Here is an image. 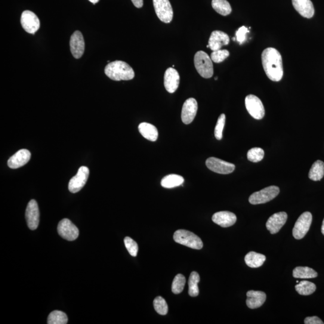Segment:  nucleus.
<instances>
[{
  "mask_svg": "<svg viewBox=\"0 0 324 324\" xmlns=\"http://www.w3.org/2000/svg\"><path fill=\"white\" fill-rule=\"evenodd\" d=\"M266 298V294L264 292L249 291L247 292V305L252 309L260 307L264 304Z\"/></svg>",
  "mask_w": 324,
  "mask_h": 324,
  "instance_id": "obj_22",
  "label": "nucleus"
},
{
  "mask_svg": "<svg viewBox=\"0 0 324 324\" xmlns=\"http://www.w3.org/2000/svg\"><path fill=\"white\" fill-rule=\"evenodd\" d=\"M183 177L177 174H170L165 176L161 181L162 186L167 189H171L181 186L184 183Z\"/></svg>",
  "mask_w": 324,
  "mask_h": 324,
  "instance_id": "obj_25",
  "label": "nucleus"
},
{
  "mask_svg": "<svg viewBox=\"0 0 324 324\" xmlns=\"http://www.w3.org/2000/svg\"><path fill=\"white\" fill-rule=\"evenodd\" d=\"M194 63L197 72L203 78L208 79L213 75V65L211 58L206 52H197L194 55Z\"/></svg>",
  "mask_w": 324,
  "mask_h": 324,
  "instance_id": "obj_3",
  "label": "nucleus"
},
{
  "mask_svg": "<svg viewBox=\"0 0 324 324\" xmlns=\"http://www.w3.org/2000/svg\"><path fill=\"white\" fill-rule=\"evenodd\" d=\"M293 276L297 279H312L317 276V273L308 267H297L293 270Z\"/></svg>",
  "mask_w": 324,
  "mask_h": 324,
  "instance_id": "obj_27",
  "label": "nucleus"
},
{
  "mask_svg": "<svg viewBox=\"0 0 324 324\" xmlns=\"http://www.w3.org/2000/svg\"><path fill=\"white\" fill-rule=\"evenodd\" d=\"M154 9L159 19L164 23H170L173 19V10L169 0H153Z\"/></svg>",
  "mask_w": 324,
  "mask_h": 324,
  "instance_id": "obj_8",
  "label": "nucleus"
},
{
  "mask_svg": "<svg viewBox=\"0 0 324 324\" xmlns=\"http://www.w3.org/2000/svg\"><path fill=\"white\" fill-rule=\"evenodd\" d=\"M106 75L113 81H129L134 78V69L127 63L115 61L107 65L104 69Z\"/></svg>",
  "mask_w": 324,
  "mask_h": 324,
  "instance_id": "obj_2",
  "label": "nucleus"
},
{
  "mask_svg": "<svg viewBox=\"0 0 324 324\" xmlns=\"http://www.w3.org/2000/svg\"><path fill=\"white\" fill-rule=\"evenodd\" d=\"M311 222H312V215L310 212H304L299 217L292 230L293 236L295 239H303L309 231Z\"/></svg>",
  "mask_w": 324,
  "mask_h": 324,
  "instance_id": "obj_6",
  "label": "nucleus"
},
{
  "mask_svg": "<svg viewBox=\"0 0 324 324\" xmlns=\"http://www.w3.org/2000/svg\"><path fill=\"white\" fill-rule=\"evenodd\" d=\"M297 283H299V281H298V280H297Z\"/></svg>",
  "mask_w": 324,
  "mask_h": 324,
  "instance_id": "obj_44",
  "label": "nucleus"
},
{
  "mask_svg": "<svg viewBox=\"0 0 324 324\" xmlns=\"http://www.w3.org/2000/svg\"><path fill=\"white\" fill-rule=\"evenodd\" d=\"M212 221L219 226L228 228L236 224L237 216L230 211H219L212 215Z\"/></svg>",
  "mask_w": 324,
  "mask_h": 324,
  "instance_id": "obj_20",
  "label": "nucleus"
},
{
  "mask_svg": "<svg viewBox=\"0 0 324 324\" xmlns=\"http://www.w3.org/2000/svg\"><path fill=\"white\" fill-rule=\"evenodd\" d=\"M321 232L324 236V219L322 222V227H321Z\"/></svg>",
  "mask_w": 324,
  "mask_h": 324,
  "instance_id": "obj_42",
  "label": "nucleus"
},
{
  "mask_svg": "<svg viewBox=\"0 0 324 324\" xmlns=\"http://www.w3.org/2000/svg\"><path fill=\"white\" fill-rule=\"evenodd\" d=\"M215 80H217V79H218V77H216V78H215Z\"/></svg>",
  "mask_w": 324,
  "mask_h": 324,
  "instance_id": "obj_43",
  "label": "nucleus"
},
{
  "mask_svg": "<svg viewBox=\"0 0 324 324\" xmlns=\"http://www.w3.org/2000/svg\"><path fill=\"white\" fill-rule=\"evenodd\" d=\"M280 189L278 187L271 186L255 192L249 197V202L253 205L261 204L270 201L278 195Z\"/></svg>",
  "mask_w": 324,
  "mask_h": 324,
  "instance_id": "obj_5",
  "label": "nucleus"
},
{
  "mask_svg": "<svg viewBox=\"0 0 324 324\" xmlns=\"http://www.w3.org/2000/svg\"><path fill=\"white\" fill-rule=\"evenodd\" d=\"M305 324H323L321 319H320L318 317L312 316L307 317L304 319Z\"/></svg>",
  "mask_w": 324,
  "mask_h": 324,
  "instance_id": "obj_39",
  "label": "nucleus"
},
{
  "mask_svg": "<svg viewBox=\"0 0 324 324\" xmlns=\"http://www.w3.org/2000/svg\"><path fill=\"white\" fill-rule=\"evenodd\" d=\"M230 41L229 36L227 33L216 30L211 34L208 45L212 51H215L221 49L222 46L229 44Z\"/></svg>",
  "mask_w": 324,
  "mask_h": 324,
  "instance_id": "obj_18",
  "label": "nucleus"
},
{
  "mask_svg": "<svg viewBox=\"0 0 324 324\" xmlns=\"http://www.w3.org/2000/svg\"><path fill=\"white\" fill-rule=\"evenodd\" d=\"M206 166L209 170L221 174H231L236 168V166L233 163L213 157H209L206 160Z\"/></svg>",
  "mask_w": 324,
  "mask_h": 324,
  "instance_id": "obj_9",
  "label": "nucleus"
},
{
  "mask_svg": "<svg viewBox=\"0 0 324 324\" xmlns=\"http://www.w3.org/2000/svg\"><path fill=\"white\" fill-rule=\"evenodd\" d=\"M57 230L59 235L67 241L75 240L79 236L78 228L69 219L61 220L58 224Z\"/></svg>",
  "mask_w": 324,
  "mask_h": 324,
  "instance_id": "obj_10",
  "label": "nucleus"
},
{
  "mask_svg": "<svg viewBox=\"0 0 324 324\" xmlns=\"http://www.w3.org/2000/svg\"><path fill=\"white\" fill-rule=\"evenodd\" d=\"M197 111V101L189 98L185 101L181 111V119L185 125H189L195 118Z\"/></svg>",
  "mask_w": 324,
  "mask_h": 324,
  "instance_id": "obj_14",
  "label": "nucleus"
},
{
  "mask_svg": "<svg viewBox=\"0 0 324 324\" xmlns=\"http://www.w3.org/2000/svg\"><path fill=\"white\" fill-rule=\"evenodd\" d=\"M28 227L31 230L38 228L40 221V212L38 203L32 199L28 203L26 212Z\"/></svg>",
  "mask_w": 324,
  "mask_h": 324,
  "instance_id": "obj_13",
  "label": "nucleus"
},
{
  "mask_svg": "<svg viewBox=\"0 0 324 324\" xmlns=\"http://www.w3.org/2000/svg\"><path fill=\"white\" fill-rule=\"evenodd\" d=\"M131 1L136 8H141L143 6V0H131Z\"/></svg>",
  "mask_w": 324,
  "mask_h": 324,
  "instance_id": "obj_40",
  "label": "nucleus"
},
{
  "mask_svg": "<svg viewBox=\"0 0 324 324\" xmlns=\"http://www.w3.org/2000/svg\"><path fill=\"white\" fill-rule=\"evenodd\" d=\"M180 77L177 70L169 67L166 69L164 75V85L166 91L174 93L180 84Z\"/></svg>",
  "mask_w": 324,
  "mask_h": 324,
  "instance_id": "obj_16",
  "label": "nucleus"
},
{
  "mask_svg": "<svg viewBox=\"0 0 324 324\" xmlns=\"http://www.w3.org/2000/svg\"><path fill=\"white\" fill-rule=\"evenodd\" d=\"M31 159V153L26 149L20 150L8 160L9 167L12 169H17L26 165Z\"/></svg>",
  "mask_w": 324,
  "mask_h": 324,
  "instance_id": "obj_19",
  "label": "nucleus"
},
{
  "mask_svg": "<svg viewBox=\"0 0 324 324\" xmlns=\"http://www.w3.org/2000/svg\"><path fill=\"white\" fill-rule=\"evenodd\" d=\"M249 33L248 28L245 26L240 27L236 32V37L237 41L239 42L240 45L243 44L245 42L246 39L247 33Z\"/></svg>",
  "mask_w": 324,
  "mask_h": 324,
  "instance_id": "obj_38",
  "label": "nucleus"
},
{
  "mask_svg": "<svg viewBox=\"0 0 324 324\" xmlns=\"http://www.w3.org/2000/svg\"><path fill=\"white\" fill-rule=\"evenodd\" d=\"M139 131L147 140L154 142L158 138V131L155 126L148 123H142L139 125Z\"/></svg>",
  "mask_w": 324,
  "mask_h": 324,
  "instance_id": "obj_23",
  "label": "nucleus"
},
{
  "mask_svg": "<svg viewBox=\"0 0 324 324\" xmlns=\"http://www.w3.org/2000/svg\"><path fill=\"white\" fill-rule=\"evenodd\" d=\"M211 5L215 12L223 16H227L232 12V8L227 0H212Z\"/></svg>",
  "mask_w": 324,
  "mask_h": 324,
  "instance_id": "obj_28",
  "label": "nucleus"
},
{
  "mask_svg": "<svg viewBox=\"0 0 324 324\" xmlns=\"http://www.w3.org/2000/svg\"><path fill=\"white\" fill-rule=\"evenodd\" d=\"M296 291L302 295H309L316 291V286L313 283L302 280L295 286Z\"/></svg>",
  "mask_w": 324,
  "mask_h": 324,
  "instance_id": "obj_29",
  "label": "nucleus"
},
{
  "mask_svg": "<svg viewBox=\"0 0 324 324\" xmlns=\"http://www.w3.org/2000/svg\"><path fill=\"white\" fill-rule=\"evenodd\" d=\"M245 105L250 115L256 120H261L265 116L263 104L255 95L250 94L246 97Z\"/></svg>",
  "mask_w": 324,
  "mask_h": 324,
  "instance_id": "obj_7",
  "label": "nucleus"
},
{
  "mask_svg": "<svg viewBox=\"0 0 324 324\" xmlns=\"http://www.w3.org/2000/svg\"><path fill=\"white\" fill-rule=\"evenodd\" d=\"M324 175V163L321 160L314 162L308 173L310 180L317 181L321 180Z\"/></svg>",
  "mask_w": 324,
  "mask_h": 324,
  "instance_id": "obj_26",
  "label": "nucleus"
},
{
  "mask_svg": "<svg viewBox=\"0 0 324 324\" xmlns=\"http://www.w3.org/2000/svg\"><path fill=\"white\" fill-rule=\"evenodd\" d=\"M292 3L295 10L302 17L311 18L313 17L314 9L310 0H292Z\"/></svg>",
  "mask_w": 324,
  "mask_h": 324,
  "instance_id": "obj_21",
  "label": "nucleus"
},
{
  "mask_svg": "<svg viewBox=\"0 0 324 324\" xmlns=\"http://www.w3.org/2000/svg\"><path fill=\"white\" fill-rule=\"evenodd\" d=\"M68 322L67 314L63 311L54 310L49 314L48 324H66Z\"/></svg>",
  "mask_w": 324,
  "mask_h": 324,
  "instance_id": "obj_31",
  "label": "nucleus"
},
{
  "mask_svg": "<svg viewBox=\"0 0 324 324\" xmlns=\"http://www.w3.org/2000/svg\"><path fill=\"white\" fill-rule=\"evenodd\" d=\"M225 120H226V116H225L224 114H221L220 117H219L214 130V136L218 140H221L222 137H223V131L225 125Z\"/></svg>",
  "mask_w": 324,
  "mask_h": 324,
  "instance_id": "obj_35",
  "label": "nucleus"
},
{
  "mask_svg": "<svg viewBox=\"0 0 324 324\" xmlns=\"http://www.w3.org/2000/svg\"><path fill=\"white\" fill-rule=\"evenodd\" d=\"M262 63L268 78L274 82L280 81L283 76L282 58L275 48L265 49L262 54Z\"/></svg>",
  "mask_w": 324,
  "mask_h": 324,
  "instance_id": "obj_1",
  "label": "nucleus"
},
{
  "mask_svg": "<svg viewBox=\"0 0 324 324\" xmlns=\"http://www.w3.org/2000/svg\"><path fill=\"white\" fill-rule=\"evenodd\" d=\"M264 157V151L261 148H252L248 151V159L249 161L257 163L261 161Z\"/></svg>",
  "mask_w": 324,
  "mask_h": 324,
  "instance_id": "obj_34",
  "label": "nucleus"
},
{
  "mask_svg": "<svg viewBox=\"0 0 324 324\" xmlns=\"http://www.w3.org/2000/svg\"><path fill=\"white\" fill-rule=\"evenodd\" d=\"M70 46L71 52L76 59L81 58L84 54L85 42L82 33L79 31H76L71 36Z\"/></svg>",
  "mask_w": 324,
  "mask_h": 324,
  "instance_id": "obj_15",
  "label": "nucleus"
},
{
  "mask_svg": "<svg viewBox=\"0 0 324 324\" xmlns=\"http://www.w3.org/2000/svg\"><path fill=\"white\" fill-rule=\"evenodd\" d=\"M89 174V170L86 166H81L78 169L75 176L71 179L69 183V190L70 192L75 193L79 192L85 186Z\"/></svg>",
  "mask_w": 324,
  "mask_h": 324,
  "instance_id": "obj_11",
  "label": "nucleus"
},
{
  "mask_svg": "<svg viewBox=\"0 0 324 324\" xmlns=\"http://www.w3.org/2000/svg\"><path fill=\"white\" fill-rule=\"evenodd\" d=\"M125 245L130 255L132 257H137L138 252V245L137 242L129 237L124 240Z\"/></svg>",
  "mask_w": 324,
  "mask_h": 324,
  "instance_id": "obj_37",
  "label": "nucleus"
},
{
  "mask_svg": "<svg viewBox=\"0 0 324 324\" xmlns=\"http://www.w3.org/2000/svg\"><path fill=\"white\" fill-rule=\"evenodd\" d=\"M21 23L26 32L32 35H35L38 32L41 26L38 17L30 11H24L22 14Z\"/></svg>",
  "mask_w": 324,
  "mask_h": 324,
  "instance_id": "obj_12",
  "label": "nucleus"
},
{
  "mask_svg": "<svg viewBox=\"0 0 324 324\" xmlns=\"http://www.w3.org/2000/svg\"><path fill=\"white\" fill-rule=\"evenodd\" d=\"M174 240L176 243L193 249L200 250L203 248L201 239L189 231L184 230L176 231L174 234Z\"/></svg>",
  "mask_w": 324,
  "mask_h": 324,
  "instance_id": "obj_4",
  "label": "nucleus"
},
{
  "mask_svg": "<svg viewBox=\"0 0 324 324\" xmlns=\"http://www.w3.org/2000/svg\"><path fill=\"white\" fill-rule=\"evenodd\" d=\"M154 309L161 315H166L168 313V306L167 302L162 297H157L153 301Z\"/></svg>",
  "mask_w": 324,
  "mask_h": 324,
  "instance_id": "obj_33",
  "label": "nucleus"
},
{
  "mask_svg": "<svg viewBox=\"0 0 324 324\" xmlns=\"http://www.w3.org/2000/svg\"><path fill=\"white\" fill-rule=\"evenodd\" d=\"M89 1L95 5L97 3L99 2L100 0H89Z\"/></svg>",
  "mask_w": 324,
  "mask_h": 324,
  "instance_id": "obj_41",
  "label": "nucleus"
},
{
  "mask_svg": "<svg viewBox=\"0 0 324 324\" xmlns=\"http://www.w3.org/2000/svg\"><path fill=\"white\" fill-rule=\"evenodd\" d=\"M200 282V276L199 274L193 271L190 274L189 279V294L191 297H195L199 295V290L198 288L199 282Z\"/></svg>",
  "mask_w": 324,
  "mask_h": 324,
  "instance_id": "obj_30",
  "label": "nucleus"
},
{
  "mask_svg": "<svg viewBox=\"0 0 324 324\" xmlns=\"http://www.w3.org/2000/svg\"><path fill=\"white\" fill-rule=\"evenodd\" d=\"M266 259L265 256L255 252H250L246 255L245 261L248 266L251 268H258L264 264Z\"/></svg>",
  "mask_w": 324,
  "mask_h": 324,
  "instance_id": "obj_24",
  "label": "nucleus"
},
{
  "mask_svg": "<svg viewBox=\"0 0 324 324\" xmlns=\"http://www.w3.org/2000/svg\"><path fill=\"white\" fill-rule=\"evenodd\" d=\"M288 214L285 212H279L274 214L268 219L266 224L267 229L271 234L279 232L281 228L286 224Z\"/></svg>",
  "mask_w": 324,
  "mask_h": 324,
  "instance_id": "obj_17",
  "label": "nucleus"
},
{
  "mask_svg": "<svg viewBox=\"0 0 324 324\" xmlns=\"http://www.w3.org/2000/svg\"><path fill=\"white\" fill-rule=\"evenodd\" d=\"M230 56V52L226 49H219V50L213 51L211 54V59L215 63L223 62L225 60Z\"/></svg>",
  "mask_w": 324,
  "mask_h": 324,
  "instance_id": "obj_36",
  "label": "nucleus"
},
{
  "mask_svg": "<svg viewBox=\"0 0 324 324\" xmlns=\"http://www.w3.org/2000/svg\"><path fill=\"white\" fill-rule=\"evenodd\" d=\"M186 280L181 274H178L175 277L172 282V291L175 294H180L183 292Z\"/></svg>",
  "mask_w": 324,
  "mask_h": 324,
  "instance_id": "obj_32",
  "label": "nucleus"
}]
</instances>
